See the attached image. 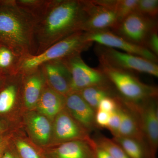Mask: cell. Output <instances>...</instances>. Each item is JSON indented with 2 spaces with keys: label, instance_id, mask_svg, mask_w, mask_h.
I'll use <instances>...</instances> for the list:
<instances>
[{
  "label": "cell",
  "instance_id": "1",
  "mask_svg": "<svg viewBox=\"0 0 158 158\" xmlns=\"http://www.w3.org/2000/svg\"><path fill=\"white\" fill-rule=\"evenodd\" d=\"M87 18L85 0H50L35 23L37 55L79 31Z\"/></svg>",
  "mask_w": 158,
  "mask_h": 158
},
{
  "label": "cell",
  "instance_id": "2",
  "mask_svg": "<svg viewBox=\"0 0 158 158\" xmlns=\"http://www.w3.org/2000/svg\"><path fill=\"white\" fill-rule=\"evenodd\" d=\"M36 21L17 6L15 0L0 1V44L22 57L35 55Z\"/></svg>",
  "mask_w": 158,
  "mask_h": 158
},
{
  "label": "cell",
  "instance_id": "3",
  "mask_svg": "<svg viewBox=\"0 0 158 158\" xmlns=\"http://www.w3.org/2000/svg\"><path fill=\"white\" fill-rule=\"evenodd\" d=\"M93 43L86 39L85 32L79 31L55 44L37 55H30L21 57L18 73L23 74L40 68L46 62L63 60L88 50Z\"/></svg>",
  "mask_w": 158,
  "mask_h": 158
},
{
  "label": "cell",
  "instance_id": "4",
  "mask_svg": "<svg viewBox=\"0 0 158 158\" xmlns=\"http://www.w3.org/2000/svg\"><path fill=\"white\" fill-rule=\"evenodd\" d=\"M98 69L107 78L118 95L126 101L139 103L157 98V88L142 83L131 72L100 64Z\"/></svg>",
  "mask_w": 158,
  "mask_h": 158
},
{
  "label": "cell",
  "instance_id": "5",
  "mask_svg": "<svg viewBox=\"0 0 158 158\" xmlns=\"http://www.w3.org/2000/svg\"><path fill=\"white\" fill-rule=\"evenodd\" d=\"M94 51L100 64L158 77L157 64L148 59L98 44L95 46Z\"/></svg>",
  "mask_w": 158,
  "mask_h": 158
},
{
  "label": "cell",
  "instance_id": "6",
  "mask_svg": "<svg viewBox=\"0 0 158 158\" xmlns=\"http://www.w3.org/2000/svg\"><path fill=\"white\" fill-rule=\"evenodd\" d=\"M62 60L70 73L71 92H78L92 86L112 85L98 68H91L87 65L82 59L81 54H77Z\"/></svg>",
  "mask_w": 158,
  "mask_h": 158
},
{
  "label": "cell",
  "instance_id": "7",
  "mask_svg": "<svg viewBox=\"0 0 158 158\" xmlns=\"http://www.w3.org/2000/svg\"><path fill=\"white\" fill-rule=\"evenodd\" d=\"M116 0H85L87 18L82 31L113 30L118 24Z\"/></svg>",
  "mask_w": 158,
  "mask_h": 158
},
{
  "label": "cell",
  "instance_id": "8",
  "mask_svg": "<svg viewBox=\"0 0 158 158\" xmlns=\"http://www.w3.org/2000/svg\"><path fill=\"white\" fill-rule=\"evenodd\" d=\"M158 27L157 19L133 12L111 30L113 33L129 42L144 47L148 35Z\"/></svg>",
  "mask_w": 158,
  "mask_h": 158
},
{
  "label": "cell",
  "instance_id": "9",
  "mask_svg": "<svg viewBox=\"0 0 158 158\" xmlns=\"http://www.w3.org/2000/svg\"><path fill=\"white\" fill-rule=\"evenodd\" d=\"M123 102L135 113L139 119L144 139L147 141L152 155L156 153L158 146V107L157 98L143 102Z\"/></svg>",
  "mask_w": 158,
  "mask_h": 158
},
{
  "label": "cell",
  "instance_id": "10",
  "mask_svg": "<svg viewBox=\"0 0 158 158\" xmlns=\"http://www.w3.org/2000/svg\"><path fill=\"white\" fill-rule=\"evenodd\" d=\"M85 32V37L88 41L95 42L99 45L120 50L125 52L142 57L157 63L158 56L147 49L129 42L114 34L110 30Z\"/></svg>",
  "mask_w": 158,
  "mask_h": 158
},
{
  "label": "cell",
  "instance_id": "11",
  "mask_svg": "<svg viewBox=\"0 0 158 158\" xmlns=\"http://www.w3.org/2000/svg\"><path fill=\"white\" fill-rule=\"evenodd\" d=\"M54 129L55 138L62 143L93 140L90 138V132L77 121L68 110L64 109L56 116Z\"/></svg>",
  "mask_w": 158,
  "mask_h": 158
},
{
  "label": "cell",
  "instance_id": "12",
  "mask_svg": "<svg viewBox=\"0 0 158 158\" xmlns=\"http://www.w3.org/2000/svg\"><path fill=\"white\" fill-rule=\"evenodd\" d=\"M40 68L50 88L65 97L71 92L70 73L62 60L46 62Z\"/></svg>",
  "mask_w": 158,
  "mask_h": 158
},
{
  "label": "cell",
  "instance_id": "13",
  "mask_svg": "<svg viewBox=\"0 0 158 158\" xmlns=\"http://www.w3.org/2000/svg\"><path fill=\"white\" fill-rule=\"evenodd\" d=\"M65 97V107L82 126L91 131L96 126L95 111L77 92H71Z\"/></svg>",
  "mask_w": 158,
  "mask_h": 158
},
{
  "label": "cell",
  "instance_id": "14",
  "mask_svg": "<svg viewBox=\"0 0 158 158\" xmlns=\"http://www.w3.org/2000/svg\"><path fill=\"white\" fill-rule=\"evenodd\" d=\"M117 109L120 118L117 136L131 138L144 144L145 139L137 115L124 104L119 95L117 96Z\"/></svg>",
  "mask_w": 158,
  "mask_h": 158
},
{
  "label": "cell",
  "instance_id": "15",
  "mask_svg": "<svg viewBox=\"0 0 158 158\" xmlns=\"http://www.w3.org/2000/svg\"><path fill=\"white\" fill-rule=\"evenodd\" d=\"M94 140L64 142L52 149L47 158H96Z\"/></svg>",
  "mask_w": 158,
  "mask_h": 158
},
{
  "label": "cell",
  "instance_id": "16",
  "mask_svg": "<svg viewBox=\"0 0 158 158\" xmlns=\"http://www.w3.org/2000/svg\"><path fill=\"white\" fill-rule=\"evenodd\" d=\"M22 75L23 100L26 106L31 109L37 106L46 85L45 78L40 68Z\"/></svg>",
  "mask_w": 158,
  "mask_h": 158
},
{
  "label": "cell",
  "instance_id": "17",
  "mask_svg": "<svg viewBox=\"0 0 158 158\" xmlns=\"http://www.w3.org/2000/svg\"><path fill=\"white\" fill-rule=\"evenodd\" d=\"M65 96L46 85L36 106L40 114L53 118L65 107Z\"/></svg>",
  "mask_w": 158,
  "mask_h": 158
},
{
  "label": "cell",
  "instance_id": "18",
  "mask_svg": "<svg viewBox=\"0 0 158 158\" xmlns=\"http://www.w3.org/2000/svg\"><path fill=\"white\" fill-rule=\"evenodd\" d=\"M27 123L34 140L40 144H46L49 140L52 130L47 117L39 113H33L29 116Z\"/></svg>",
  "mask_w": 158,
  "mask_h": 158
},
{
  "label": "cell",
  "instance_id": "19",
  "mask_svg": "<svg viewBox=\"0 0 158 158\" xmlns=\"http://www.w3.org/2000/svg\"><path fill=\"white\" fill-rule=\"evenodd\" d=\"M77 92L95 111L97 110L100 102L103 99L115 96L118 94L112 85L92 86L84 88Z\"/></svg>",
  "mask_w": 158,
  "mask_h": 158
},
{
  "label": "cell",
  "instance_id": "20",
  "mask_svg": "<svg viewBox=\"0 0 158 158\" xmlns=\"http://www.w3.org/2000/svg\"><path fill=\"white\" fill-rule=\"evenodd\" d=\"M14 75L7 76L5 83L0 88V116L9 113L17 99L19 89L13 81Z\"/></svg>",
  "mask_w": 158,
  "mask_h": 158
},
{
  "label": "cell",
  "instance_id": "21",
  "mask_svg": "<svg viewBox=\"0 0 158 158\" xmlns=\"http://www.w3.org/2000/svg\"><path fill=\"white\" fill-rule=\"evenodd\" d=\"M21 58L11 49L0 44V73L6 76L18 73Z\"/></svg>",
  "mask_w": 158,
  "mask_h": 158
},
{
  "label": "cell",
  "instance_id": "22",
  "mask_svg": "<svg viewBox=\"0 0 158 158\" xmlns=\"http://www.w3.org/2000/svg\"><path fill=\"white\" fill-rule=\"evenodd\" d=\"M21 9L34 18L35 21L44 14L50 0H15Z\"/></svg>",
  "mask_w": 158,
  "mask_h": 158
},
{
  "label": "cell",
  "instance_id": "23",
  "mask_svg": "<svg viewBox=\"0 0 158 158\" xmlns=\"http://www.w3.org/2000/svg\"><path fill=\"white\" fill-rule=\"evenodd\" d=\"M113 140L122 148L130 158H144L143 144L138 141L120 136L114 137Z\"/></svg>",
  "mask_w": 158,
  "mask_h": 158
},
{
  "label": "cell",
  "instance_id": "24",
  "mask_svg": "<svg viewBox=\"0 0 158 158\" xmlns=\"http://www.w3.org/2000/svg\"><path fill=\"white\" fill-rule=\"evenodd\" d=\"M94 141L97 145L104 149L113 158H130L122 148L113 139L102 136Z\"/></svg>",
  "mask_w": 158,
  "mask_h": 158
},
{
  "label": "cell",
  "instance_id": "25",
  "mask_svg": "<svg viewBox=\"0 0 158 158\" xmlns=\"http://www.w3.org/2000/svg\"><path fill=\"white\" fill-rule=\"evenodd\" d=\"M139 0H116V10L118 24L136 11Z\"/></svg>",
  "mask_w": 158,
  "mask_h": 158
},
{
  "label": "cell",
  "instance_id": "26",
  "mask_svg": "<svg viewBox=\"0 0 158 158\" xmlns=\"http://www.w3.org/2000/svg\"><path fill=\"white\" fill-rule=\"evenodd\" d=\"M135 11L150 18L157 19L158 1L139 0Z\"/></svg>",
  "mask_w": 158,
  "mask_h": 158
},
{
  "label": "cell",
  "instance_id": "27",
  "mask_svg": "<svg viewBox=\"0 0 158 158\" xmlns=\"http://www.w3.org/2000/svg\"><path fill=\"white\" fill-rule=\"evenodd\" d=\"M16 146L21 158H41L36 150L25 141H17Z\"/></svg>",
  "mask_w": 158,
  "mask_h": 158
},
{
  "label": "cell",
  "instance_id": "28",
  "mask_svg": "<svg viewBox=\"0 0 158 158\" xmlns=\"http://www.w3.org/2000/svg\"><path fill=\"white\" fill-rule=\"evenodd\" d=\"M109 97L103 99L99 104L97 110L105 111L109 113L116 110L117 107V96Z\"/></svg>",
  "mask_w": 158,
  "mask_h": 158
},
{
  "label": "cell",
  "instance_id": "29",
  "mask_svg": "<svg viewBox=\"0 0 158 158\" xmlns=\"http://www.w3.org/2000/svg\"><path fill=\"white\" fill-rule=\"evenodd\" d=\"M120 124V118L118 110H116L110 113V119L107 128L110 130L113 137L118 135V131Z\"/></svg>",
  "mask_w": 158,
  "mask_h": 158
},
{
  "label": "cell",
  "instance_id": "30",
  "mask_svg": "<svg viewBox=\"0 0 158 158\" xmlns=\"http://www.w3.org/2000/svg\"><path fill=\"white\" fill-rule=\"evenodd\" d=\"M145 48L155 55H158V27L156 28L148 35L145 42Z\"/></svg>",
  "mask_w": 158,
  "mask_h": 158
},
{
  "label": "cell",
  "instance_id": "31",
  "mask_svg": "<svg viewBox=\"0 0 158 158\" xmlns=\"http://www.w3.org/2000/svg\"><path fill=\"white\" fill-rule=\"evenodd\" d=\"M110 113L100 110H97L95 114V122L96 126L106 128L110 119Z\"/></svg>",
  "mask_w": 158,
  "mask_h": 158
},
{
  "label": "cell",
  "instance_id": "32",
  "mask_svg": "<svg viewBox=\"0 0 158 158\" xmlns=\"http://www.w3.org/2000/svg\"><path fill=\"white\" fill-rule=\"evenodd\" d=\"M95 154L96 158H113L106 151L96 144L95 147Z\"/></svg>",
  "mask_w": 158,
  "mask_h": 158
},
{
  "label": "cell",
  "instance_id": "33",
  "mask_svg": "<svg viewBox=\"0 0 158 158\" xmlns=\"http://www.w3.org/2000/svg\"><path fill=\"white\" fill-rule=\"evenodd\" d=\"M7 140L6 137H4L2 131H0V157L7 148Z\"/></svg>",
  "mask_w": 158,
  "mask_h": 158
},
{
  "label": "cell",
  "instance_id": "34",
  "mask_svg": "<svg viewBox=\"0 0 158 158\" xmlns=\"http://www.w3.org/2000/svg\"><path fill=\"white\" fill-rule=\"evenodd\" d=\"M0 158H17L14 155L9 151L7 150V148L5 150Z\"/></svg>",
  "mask_w": 158,
  "mask_h": 158
},
{
  "label": "cell",
  "instance_id": "35",
  "mask_svg": "<svg viewBox=\"0 0 158 158\" xmlns=\"http://www.w3.org/2000/svg\"><path fill=\"white\" fill-rule=\"evenodd\" d=\"M6 77H7V76H6L0 73V88L2 87L3 85L5 83Z\"/></svg>",
  "mask_w": 158,
  "mask_h": 158
}]
</instances>
